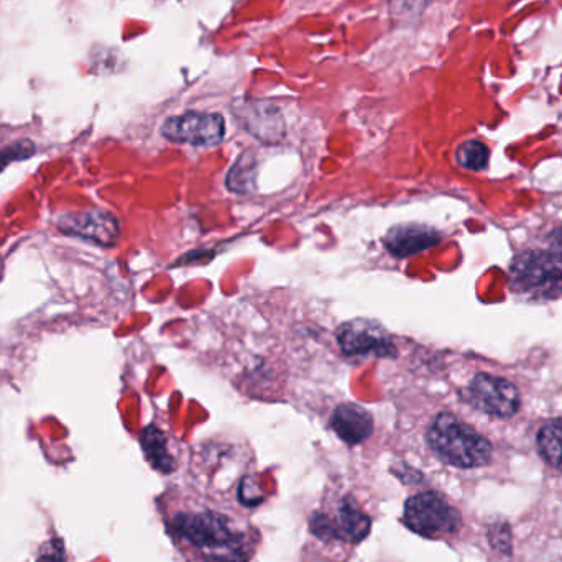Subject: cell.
<instances>
[{
    "label": "cell",
    "mask_w": 562,
    "mask_h": 562,
    "mask_svg": "<svg viewBox=\"0 0 562 562\" xmlns=\"http://www.w3.org/2000/svg\"><path fill=\"white\" fill-rule=\"evenodd\" d=\"M170 528L191 548L201 551L208 562L247 561L244 536L237 533L229 518L221 513L180 512L171 520Z\"/></svg>",
    "instance_id": "6da1fadb"
},
{
    "label": "cell",
    "mask_w": 562,
    "mask_h": 562,
    "mask_svg": "<svg viewBox=\"0 0 562 562\" xmlns=\"http://www.w3.org/2000/svg\"><path fill=\"white\" fill-rule=\"evenodd\" d=\"M429 447L441 461L459 469H477L492 461V444L451 413H441L429 426Z\"/></svg>",
    "instance_id": "7a4b0ae2"
},
{
    "label": "cell",
    "mask_w": 562,
    "mask_h": 562,
    "mask_svg": "<svg viewBox=\"0 0 562 562\" xmlns=\"http://www.w3.org/2000/svg\"><path fill=\"white\" fill-rule=\"evenodd\" d=\"M403 521L411 531L424 538L452 535L462 525L461 513L438 492H423L411 497L406 502Z\"/></svg>",
    "instance_id": "3957f363"
},
{
    "label": "cell",
    "mask_w": 562,
    "mask_h": 562,
    "mask_svg": "<svg viewBox=\"0 0 562 562\" xmlns=\"http://www.w3.org/2000/svg\"><path fill=\"white\" fill-rule=\"evenodd\" d=\"M516 290L533 296H554L562 293V265L546 252H525L515 258L512 270Z\"/></svg>",
    "instance_id": "277c9868"
},
{
    "label": "cell",
    "mask_w": 562,
    "mask_h": 562,
    "mask_svg": "<svg viewBox=\"0 0 562 562\" xmlns=\"http://www.w3.org/2000/svg\"><path fill=\"white\" fill-rule=\"evenodd\" d=\"M464 398L475 410L497 418H512L521 405L520 393L512 382L489 374L475 375Z\"/></svg>",
    "instance_id": "5b68a950"
},
{
    "label": "cell",
    "mask_w": 562,
    "mask_h": 562,
    "mask_svg": "<svg viewBox=\"0 0 562 562\" xmlns=\"http://www.w3.org/2000/svg\"><path fill=\"white\" fill-rule=\"evenodd\" d=\"M226 134V122L221 114L208 112H186L170 117L162 125L165 139L176 143H188L194 147L219 145Z\"/></svg>",
    "instance_id": "8992f818"
},
{
    "label": "cell",
    "mask_w": 562,
    "mask_h": 562,
    "mask_svg": "<svg viewBox=\"0 0 562 562\" xmlns=\"http://www.w3.org/2000/svg\"><path fill=\"white\" fill-rule=\"evenodd\" d=\"M337 341L344 354L351 357H390L395 344L382 324L370 319H354L337 329Z\"/></svg>",
    "instance_id": "52a82bcc"
},
{
    "label": "cell",
    "mask_w": 562,
    "mask_h": 562,
    "mask_svg": "<svg viewBox=\"0 0 562 562\" xmlns=\"http://www.w3.org/2000/svg\"><path fill=\"white\" fill-rule=\"evenodd\" d=\"M369 516L365 515L354 498L346 497L337 508L336 516L318 513L311 518V531L323 539H342L359 543L370 533Z\"/></svg>",
    "instance_id": "ba28073f"
},
{
    "label": "cell",
    "mask_w": 562,
    "mask_h": 562,
    "mask_svg": "<svg viewBox=\"0 0 562 562\" xmlns=\"http://www.w3.org/2000/svg\"><path fill=\"white\" fill-rule=\"evenodd\" d=\"M58 229L63 234L88 240L102 247H112L119 240L120 226L117 217L104 209L68 212L58 219Z\"/></svg>",
    "instance_id": "9c48e42d"
},
{
    "label": "cell",
    "mask_w": 562,
    "mask_h": 562,
    "mask_svg": "<svg viewBox=\"0 0 562 562\" xmlns=\"http://www.w3.org/2000/svg\"><path fill=\"white\" fill-rule=\"evenodd\" d=\"M240 125L263 143H278L285 137V120L270 102L240 101L234 106Z\"/></svg>",
    "instance_id": "30bf717a"
},
{
    "label": "cell",
    "mask_w": 562,
    "mask_h": 562,
    "mask_svg": "<svg viewBox=\"0 0 562 562\" xmlns=\"http://www.w3.org/2000/svg\"><path fill=\"white\" fill-rule=\"evenodd\" d=\"M441 234L431 227L420 224H400L385 235V247L395 257H410L420 254L423 250L438 245Z\"/></svg>",
    "instance_id": "8fae6325"
},
{
    "label": "cell",
    "mask_w": 562,
    "mask_h": 562,
    "mask_svg": "<svg viewBox=\"0 0 562 562\" xmlns=\"http://www.w3.org/2000/svg\"><path fill=\"white\" fill-rule=\"evenodd\" d=\"M331 426L334 433L351 446L364 443L374 433V420L369 411L355 403L337 406L332 413Z\"/></svg>",
    "instance_id": "7c38bea8"
},
{
    "label": "cell",
    "mask_w": 562,
    "mask_h": 562,
    "mask_svg": "<svg viewBox=\"0 0 562 562\" xmlns=\"http://www.w3.org/2000/svg\"><path fill=\"white\" fill-rule=\"evenodd\" d=\"M140 444L147 456V461L152 464L153 469L160 470L163 474H170L175 469V461L171 457L168 446H166L165 434L155 426H148L140 434Z\"/></svg>",
    "instance_id": "4fadbf2b"
},
{
    "label": "cell",
    "mask_w": 562,
    "mask_h": 562,
    "mask_svg": "<svg viewBox=\"0 0 562 562\" xmlns=\"http://www.w3.org/2000/svg\"><path fill=\"white\" fill-rule=\"evenodd\" d=\"M538 451L549 466L562 470V420L549 421L539 429Z\"/></svg>",
    "instance_id": "5bb4252c"
},
{
    "label": "cell",
    "mask_w": 562,
    "mask_h": 562,
    "mask_svg": "<svg viewBox=\"0 0 562 562\" xmlns=\"http://www.w3.org/2000/svg\"><path fill=\"white\" fill-rule=\"evenodd\" d=\"M489 158V148L479 140H467L456 150L457 165L470 171L485 170L489 165Z\"/></svg>",
    "instance_id": "9a60e30c"
},
{
    "label": "cell",
    "mask_w": 562,
    "mask_h": 562,
    "mask_svg": "<svg viewBox=\"0 0 562 562\" xmlns=\"http://www.w3.org/2000/svg\"><path fill=\"white\" fill-rule=\"evenodd\" d=\"M255 160L252 153L247 152L235 163L231 173L227 175V186L235 193H249L254 188Z\"/></svg>",
    "instance_id": "2e32d148"
},
{
    "label": "cell",
    "mask_w": 562,
    "mask_h": 562,
    "mask_svg": "<svg viewBox=\"0 0 562 562\" xmlns=\"http://www.w3.org/2000/svg\"><path fill=\"white\" fill-rule=\"evenodd\" d=\"M489 541L492 548L500 554L510 556L513 549L512 530L507 521L498 520L489 526Z\"/></svg>",
    "instance_id": "e0dca14e"
},
{
    "label": "cell",
    "mask_w": 562,
    "mask_h": 562,
    "mask_svg": "<svg viewBox=\"0 0 562 562\" xmlns=\"http://www.w3.org/2000/svg\"><path fill=\"white\" fill-rule=\"evenodd\" d=\"M35 145L28 140H22V142L12 143L9 147L0 148V173L14 162H24L28 158L35 155Z\"/></svg>",
    "instance_id": "ac0fdd59"
},
{
    "label": "cell",
    "mask_w": 562,
    "mask_h": 562,
    "mask_svg": "<svg viewBox=\"0 0 562 562\" xmlns=\"http://www.w3.org/2000/svg\"><path fill=\"white\" fill-rule=\"evenodd\" d=\"M65 544L61 539H50L43 544L38 551L37 561L35 562H65Z\"/></svg>",
    "instance_id": "d6986e66"
},
{
    "label": "cell",
    "mask_w": 562,
    "mask_h": 562,
    "mask_svg": "<svg viewBox=\"0 0 562 562\" xmlns=\"http://www.w3.org/2000/svg\"><path fill=\"white\" fill-rule=\"evenodd\" d=\"M424 0H390V10L398 17H411L423 9Z\"/></svg>",
    "instance_id": "ffe728a7"
},
{
    "label": "cell",
    "mask_w": 562,
    "mask_h": 562,
    "mask_svg": "<svg viewBox=\"0 0 562 562\" xmlns=\"http://www.w3.org/2000/svg\"><path fill=\"white\" fill-rule=\"evenodd\" d=\"M549 242H551L549 244L551 245V255L562 265V227H558L551 232Z\"/></svg>",
    "instance_id": "44dd1931"
}]
</instances>
